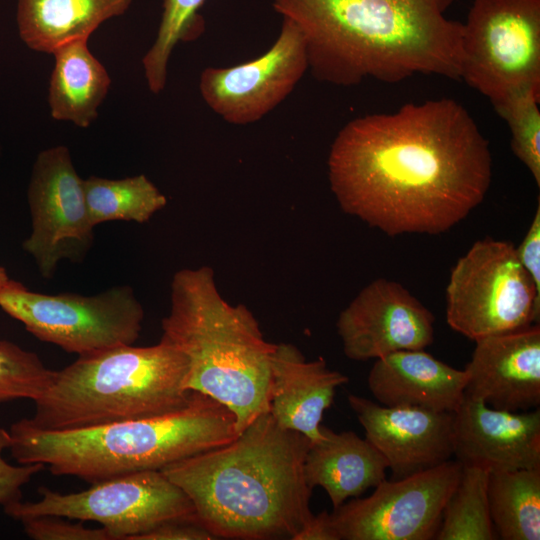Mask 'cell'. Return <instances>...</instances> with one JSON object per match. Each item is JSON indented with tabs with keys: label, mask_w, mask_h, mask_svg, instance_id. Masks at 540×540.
Instances as JSON below:
<instances>
[{
	"label": "cell",
	"mask_w": 540,
	"mask_h": 540,
	"mask_svg": "<svg viewBox=\"0 0 540 540\" xmlns=\"http://www.w3.org/2000/svg\"><path fill=\"white\" fill-rule=\"evenodd\" d=\"M328 177L341 209L370 227L436 235L482 203L492 157L468 111L442 98L349 121L331 145Z\"/></svg>",
	"instance_id": "6da1fadb"
},
{
	"label": "cell",
	"mask_w": 540,
	"mask_h": 540,
	"mask_svg": "<svg viewBox=\"0 0 540 540\" xmlns=\"http://www.w3.org/2000/svg\"><path fill=\"white\" fill-rule=\"evenodd\" d=\"M454 0H272L301 31L315 78L353 86L397 83L415 74L460 80L463 23Z\"/></svg>",
	"instance_id": "7a4b0ae2"
},
{
	"label": "cell",
	"mask_w": 540,
	"mask_h": 540,
	"mask_svg": "<svg viewBox=\"0 0 540 540\" xmlns=\"http://www.w3.org/2000/svg\"><path fill=\"white\" fill-rule=\"evenodd\" d=\"M311 441L269 412L231 442L161 471L191 500L196 521L216 539H291L314 514L304 461Z\"/></svg>",
	"instance_id": "3957f363"
},
{
	"label": "cell",
	"mask_w": 540,
	"mask_h": 540,
	"mask_svg": "<svg viewBox=\"0 0 540 540\" xmlns=\"http://www.w3.org/2000/svg\"><path fill=\"white\" fill-rule=\"evenodd\" d=\"M9 450L19 464L40 463L53 475L91 484L162 468L223 446L237 435L236 418L217 400L193 392L190 403L162 416L101 426L42 430L25 418L9 429Z\"/></svg>",
	"instance_id": "277c9868"
},
{
	"label": "cell",
	"mask_w": 540,
	"mask_h": 540,
	"mask_svg": "<svg viewBox=\"0 0 540 540\" xmlns=\"http://www.w3.org/2000/svg\"><path fill=\"white\" fill-rule=\"evenodd\" d=\"M161 340L188 360L185 388L225 405L238 434L269 412L274 343L265 340L252 312L220 294L208 266L177 271Z\"/></svg>",
	"instance_id": "5b68a950"
},
{
	"label": "cell",
	"mask_w": 540,
	"mask_h": 540,
	"mask_svg": "<svg viewBox=\"0 0 540 540\" xmlns=\"http://www.w3.org/2000/svg\"><path fill=\"white\" fill-rule=\"evenodd\" d=\"M186 356L163 340L122 345L53 371L27 422L42 430H70L162 416L186 407Z\"/></svg>",
	"instance_id": "8992f818"
},
{
	"label": "cell",
	"mask_w": 540,
	"mask_h": 540,
	"mask_svg": "<svg viewBox=\"0 0 540 540\" xmlns=\"http://www.w3.org/2000/svg\"><path fill=\"white\" fill-rule=\"evenodd\" d=\"M540 291L515 246L485 237L458 259L446 287V321L470 340L539 324Z\"/></svg>",
	"instance_id": "52a82bcc"
},
{
	"label": "cell",
	"mask_w": 540,
	"mask_h": 540,
	"mask_svg": "<svg viewBox=\"0 0 540 540\" xmlns=\"http://www.w3.org/2000/svg\"><path fill=\"white\" fill-rule=\"evenodd\" d=\"M0 308L37 339L78 356L133 345L144 319L141 303L126 285L92 296L50 295L10 278L0 286Z\"/></svg>",
	"instance_id": "ba28073f"
},
{
	"label": "cell",
	"mask_w": 540,
	"mask_h": 540,
	"mask_svg": "<svg viewBox=\"0 0 540 540\" xmlns=\"http://www.w3.org/2000/svg\"><path fill=\"white\" fill-rule=\"evenodd\" d=\"M38 492L41 498L37 501L21 499L5 505V514L17 521L42 515L94 521L111 540H134L169 521L197 522L189 497L161 470L109 478L76 493L63 494L47 487H40Z\"/></svg>",
	"instance_id": "9c48e42d"
},
{
	"label": "cell",
	"mask_w": 540,
	"mask_h": 540,
	"mask_svg": "<svg viewBox=\"0 0 540 540\" xmlns=\"http://www.w3.org/2000/svg\"><path fill=\"white\" fill-rule=\"evenodd\" d=\"M461 50L460 80L491 103L540 85V0H473Z\"/></svg>",
	"instance_id": "30bf717a"
},
{
	"label": "cell",
	"mask_w": 540,
	"mask_h": 540,
	"mask_svg": "<svg viewBox=\"0 0 540 540\" xmlns=\"http://www.w3.org/2000/svg\"><path fill=\"white\" fill-rule=\"evenodd\" d=\"M462 463L448 460L409 476L387 480L365 498L356 497L330 513L339 540L435 539Z\"/></svg>",
	"instance_id": "8fae6325"
},
{
	"label": "cell",
	"mask_w": 540,
	"mask_h": 540,
	"mask_svg": "<svg viewBox=\"0 0 540 540\" xmlns=\"http://www.w3.org/2000/svg\"><path fill=\"white\" fill-rule=\"evenodd\" d=\"M32 231L23 249L40 274L50 279L63 259L80 261L94 239L84 192L69 149L56 146L41 151L28 186Z\"/></svg>",
	"instance_id": "7c38bea8"
},
{
	"label": "cell",
	"mask_w": 540,
	"mask_h": 540,
	"mask_svg": "<svg viewBox=\"0 0 540 540\" xmlns=\"http://www.w3.org/2000/svg\"><path fill=\"white\" fill-rule=\"evenodd\" d=\"M308 70L301 31L283 19L273 45L261 56L231 67H207L199 90L207 106L234 125L255 123L280 105Z\"/></svg>",
	"instance_id": "4fadbf2b"
},
{
	"label": "cell",
	"mask_w": 540,
	"mask_h": 540,
	"mask_svg": "<svg viewBox=\"0 0 540 540\" xmlns=\"http://www.w3.org/2000/svg\"><path fill=\"white\" fill-rule=\"evenodd\" d=\"M435 317L402 284L378 278L339 314L336 327L343 352L354 361L378 359L433 343Z\"/></svg>",
	"instance_id": "5bb4252c"
},
{
	"label": "cell",
	"mask_w": 540,
	"mask_h": 540,
	"mask_svg": "<svg viewBox=\"0 0 540 540\" xmlns=\"http://www.w3.org/2000/svg\"><path fill=\"white\" fill-rule=\"evenodd\" d=\"M348 403L392 479L435 467L453 455V412L384 406L354 394Z\"/></svg>",
	"instance_id": "9a60e30c"
},
{
	"label": "cell",
	"mask_w": 540,
	"mask_h": 540,
	"mask_svg": "<svg viewBox=\"0 0 540 540\" xmlns=\"http://www.w3.org/2000/svg\"><path fill=\"white\" fill-rule=\"evenodd\" d=\"M463 369L466 397L511 412L540 404V327L490 335L475 341Z\"/></svg>",
	"instance_id": "2e32d148"
},
{
	"label": "cell",
	"mask_w": 540,
	"mask_h": 540,
	"mask_svg": "<svg viewBox=\"0 0 540 540\" xmlns=\"http://www.w3.org/2000/svg\"><path fill=\"white\" fill-rule=\"evenodd\" d=\"M453 455L488 471L540 468V410L511 412L464 396L453 412Z\"/></svg>",
	"instance_id": "e0dca14e"
},
{
	"label": "cell",
	"mask_w": 540,
	"mask_h": 540,
	"mask_svg": "<svg viewBox=\"0 0 540 540\" xmlns=\"http://www.w3.org/2000/svg\"><path fill=\"white\" fill-rule=\"evenodd\" d=\"M348 380L322 357L307 361L295 345L278 343L271 358L269 413L280 426L315 443L323 437L324 412L332 405L337 388Z\"/></svg>",
	"instance_id": "ac0fdd59"
},
{
	"label": "cell",
	"mask_w": 540,
	"mask_h": 540,
	"mask_svg": "<svg viewBox=\"0 0 540 540\" xmlns=\"http://www.w3.org/2000/svg\"><path fill=\"white\" fill-rule=\"evenodd\" d=\"M368 388L384 406L454 412L465 395L466 374L421 350H401L375 360Z\"/></svg>",
	"instance_id": "d6986e66"
},
{
	"label": "cell",
	"mask_w": 540,
	"mask_h": 540,
	"mask_svg": "<svg viewBox=\"0 0 540 540\" xmlns=\"http://www.w3.org/2000/svg\"><path fill=\"white\" fill-rule=\"evenodd\" d=\"M321 430L322 439L307 451L304 474L310 489L320 486L326 491L334 509L386 479V460L366 438L323 425Z\"/></svg>",
	"instance_id": "ffe728a7"
},
{
	"label": "cell",
	"mask_w": 540,
	"mask_h": 540,
	"mask_svg": "<svg viewBox=\"0 0 540 540\" xmlns=\"http://www.w3.org/2000/svg\"><path fill=\"white\" fill-rule=\"evenodd\" d=\"M132 0H18L17 25L30 49L52 54L89 36L106 20L122 15Z\"/></svg>",
	"instance_id": "44dd1931"
},
{
	"label": "cell",
	"mask_w": 540,
	"mask_h": 540,
	"mask_svg": "<svg viewBox=\"0 0 540 540\" xmlns=\"http://www.w3.org/2000/svg\"><path fill=\"white\" fill-rule=\"evenodd\" d=\"M87 41H73L53 51L55 64L48 96L53 119L82 128L97 118L111 85L108 72L90 52Z\"/></svg>",
	"instance_id": "7402d4cb"
},
{
	"label": "cell",
	"mask_w": 540,
	"mask_h": 540,
	"mask_svg": "<svg viewBox=\"0 0 540 540\" xmlns=\"http://www.w3.org/2000/svg\"><path fill=\"white\" fill-rule=\"evenodd\" d=\"M488 502L497 538L540 539V468L490 471Z\"/></svg>",
	"instance_id": "603a6c76"
},
{
	"label": "cell",
	"mask_w": 540,
	"mask_h": 540,
	"mask_svg": "<svg viewBox=\"0 0 540 540\" xmlns=\"http://www.w3.org/2000/svg\"><path fill=\"white\" fill-rule=\"evenodd\" d=\"M84 192L94 227L114 220L144 223L167 204L165 195L143 174L123 179L90 176L84 180Z\"/></svg>",
	"instance_id": "cb8c5ba5"
},
{
	"label": "cell",
	"mask_w": 540,
	"mask_h": 540,
	"mask_svg": "<svg viewBox=\"0 0 540 540\" xmlns=\"http://www.w3.org/2000/svg\"><path fill=\"white\" fill-rule=\"evenodd\" d=\"M489 472L462 467L459 481L447 500L437 540H493L497 538L488 502Z\"/></svg>",
	"instance_id": "d4e9b609"
},
{
	"label": "cell",
	"mask_w": 540,
	"mask_h": 540,
	"mask_svg": "<svg viewBox=\"0 0 540 540\" xmlns=\"http://www.w3.org/2000/svg\"><path fill=\"white\" fill-rule=\"evenodd\" d=\"M206 0H164L156 39L142 59L149 90L159 94L166 85L168 62L179 41L198 37L203 20L198 10Z\"/></svg>",
	"instance_id": "484cf974"
},
{
	"label": "cell",
	"mask_w": 540,
	"mask_h": 540,
	"mask_svg": "<svg viewBox=\"0 0 540 540\" xmlns=\"http://www.w3.org/2000/svg\"><path fill=\"white\" fill-rule=\"evenodd\" d=\"M540 85L519 88L492 102L507 122L511 149L540 186Z\"/></svg>",
	"instance_id": "4316f807"
},
{
	"label": "cell",
	"mask_w": 540,
	"mask_h": 540,
	"mask_svg": "<svg viewBox=\"0 0 540 540\" xmlns=\"http://www.w3.org/2000/svg\"><path fill=\"white\" fill-rule=\"evenodd\" d=\"M53 371L36 353L0 340V404L18 399L34 402L47 389Z\"/></svg>",
	"instance_id": "83f0119b"
},
{
	"label": "cell",
	"mask_w": 540,
	"mask_h": 540,
	"mask_svg": "<svg viewBox=\"0 0 540 540\" xmlns=\"http://www.w3.org/2000/svg\"><path fill=\"white\" fill-rule=\"evenodd\" d=\"M19 522L26 535L34 540H111L103 527L88 528L82 521L73 523L60 516H34Z\"/></svg>",
	"instance_id": "f1b7e54d"
},
{
	"label": "cell",
	"mask_w": 540,
	"mask_h": 540,
	"mask_svg": "<svg viewBox=\"0 0 540 540\" xmlns=\"http://www.w3.org/2000/svg\"><path fill=\"white\" fill-rule=\"evenodd\" d=\"M9 431L0 428V505L3 507L22 499V487L45 466L40 463L12 465L3 458L10 445Z\"/></svg>",
	"instance_id": "f546056e"
},
{
	"label": "cell",
	"mask_w": 540,
	"mask_h": 540,
	"mask_svg": "<svg viewBox=\"0 0 540 540\" xmlns=\"http://www.w3.org/2000/svg\"><path fill=\"white\" fill-rule=\"evenodd\" d=\"M516 254L522 267L540 291V202L531 224L518 247Z\"/></svg>",
	"instance_id": "4dcf8cb0"
},
{
	"label": "cell",
	"mask_w": 540,
	"mask_h": 540,
	"mask_svg": "<svg viewBox=\"0 0 540 540\" xmlns=\"http://www.w3.org/2000/svg\"><path fill=\"white\" fill-rule=\"evenodd\" d=\"M216 537L195 521L176 520L162 523L134 540H213Z\"/></svg>",
	"instance_id": "1f68e13d"
},
{
	"label": "cell",
	"mask_w": 540,
	"mask_h": 540,
	"mask_svg": "<svg viewBox=\"0 0 540 540\" xmlns=\"http://www.w3.org/2000/svg\"><path fill=\"white\" fill-rule=\"evenodd\" d=\"M293 540H339L331 522L330 513L322 511L314 515Z\"/></svg>",
	"instance_id": "d6a6232c"
},
{
	"label": "cell",
	"mask_w": 540,
	"mask_h": 540,
	"mask_svg": "<svg viewBox=\"0 0 540 540\" xmlns=\"http://www.w3.org/2000/svg\"><path fill=\"white\" fill-rule=\"evenodd\" d=\"M9 279L10 278H9L5 268L0 267V286L4 285Z\"/></svg>",
	"instance_id": "836d02e7"
}]
</instances>
